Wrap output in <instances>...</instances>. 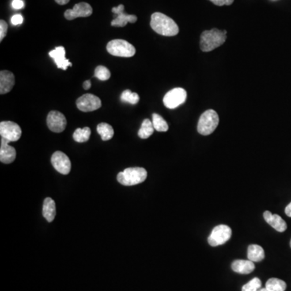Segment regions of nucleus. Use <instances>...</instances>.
Wrapping results in <instances>:
<instances>
[{"label": "nucleus", "instance_id": "obj_14", "mask_svg": "<svg viewBox=\"0 0 291 291\" xmlns=\"http://www.w3.org/2000/svg\"><path fill=\"white\" fill-rule=\"evenodd\" d=\"M9 141L1 138V147H0V161L3 164H9L14 162L16 158V152L13 147L9 145Z\"/></svg>", "mask_w": 291, "mask_h": 291}, {"label": "nucleus", "instance_id": "obj_32", "mask_svg": "<svg viewBox=\"0 0 291 291\" xmlns=\"http://www.w3.org/2000/svg\"><path fill=\"white\" fill-rule=\"evenodd\" d=\"M12 6L14 9H22L24 8V4L22 0H13Z\"/></svg>", "mask_w": 291, "mask_h": 291}, {"label": "nucleus", "instance_id": "obj_34", "mask_svg": "<svg viewBox=\"0 0 291 291\" xmlns=\"http://www.w3.org/2000/svg\"><path fill=\"white\" fill-rule=\"evenodd\" d=\"M285 213L288 217H291V202L285 207Z\"/></svg>", "mask_w": 291, "mask_h": 291}, {"label": "nucleus", "instance_id": "obj_6", "mask_svg": "<svg viewBox=\"0 0 291 291\" xmlns=\"http://www.w3.org/2000/svg\"><path fill=\"white\" fill-rule=\"evenodd\" d=\"M232 235V229L228 226L224 224L216 226L208 237V243L212 247L223 245L231 239Z\"/></svg>", "mask_w": 291, "mask_h": 291}, {"label": "nucleus", "instance_id": "obj_12", "mask_svg": "<svg viewBox=\"0 0 291 291\" xmlns=\"http://www.w3.org/2000/svg\"><path fill=\"white\" fill-rule=\"evenodd\" d=\"M125 7L120 4L116 8H113L112 12L117 15L116 18L111 22L113 27H125L128 23H135L138 20L134 15H128L125 13Z\"/></svg>", "mask_w": 291, "mask_h": 291}, {"label": "nucleus", "instance_id": "obj_22", "mask_svg": "<svg viewBox=\"0 0 291 291\" xmlns=\"http://www.w3.org/2000/svg\"><path fill=\"white\" fill-rule=\"evenodd\" d=\"M155 128L153 123L149 119H145L142 122V126L138 130V136L142 139H147L153 134Z\"/></svg>", "mask_w": 291, "mask_h": 291}, {"label": "nucleus", "instance_id": "obj_9", "mask_svg": "<svg viewBox=\"0 0 291 291\" xmlns=\"http://www.w3.org/2000/svg\"><path fill=\"white\" fill-rule=\"evenodd\" d=\"M22 131L18 124L13 122H2L0 123V135L9 142H16L20 139Z\"/></svg>", "mask_w": 291, "mask_h": 291}, {"label": "nucleus", "instance_id": "obj_28", "mask_svg": "<svg viewBox=\"0 0 291 291\" xmlns=\"http://www.w3.org/2000/svg\"><path fill=\"white\" fill-rule=\"evenodd\" d=\"M261 288H262V281L258 277H255L245 285H243L242 291H258Z\"/></svg>", "mask_w": 291, "mask_h": 291}, {"label": "nucleus", "instance_id": "obj_15", "mask_svg": "<svg viewBox=\"0 0 291 291\" xmlns=\"http://www.w3.org/2000/svg\"><path fill=\"white\" fill-rule=\"evenodd\" d=\"M51 58L54 59L57 67L66 70L68 66H72L71 62L66 58V50L63 46H58L56 48L49 53Z\"/></svg>", "mask_w": 291, "mask_h": 291}, {"label": "nucleus", "instance_id": "obj_26", "mask_svg": "<svg viewBox=\"0 0 291 291\" xmlns=\"http://www.w3.org/2000/svg\"><path fill=\"white\" fill-rule=\"evenodd\" d=\"M140 98L138 94L132 92L130 90H125L121 95V100L129 104H136L139 101Z\"/></svg>", "mask_w": 291, "mask_h": 291}, {"label": "nucleus", "instance_id": "obj_27", "mask_svg": "<svg viewBox=\"0 0 291 291\" xmlns=\"http://www.w3.org/2000/svg\"><path fill=\"white\" fill-rule=\"evenodd\" d=\"M95 76L98 80L101 81H106L110 80L111 73L108 68L104 66H98L95 70Z\"/></svg>", "mask_w": 291, "mask_h": 291}, {"label": "nucleus", "instance_id": "obj_5", "mask_svg": "<svg viewBox=\"0 0 291 291\" xmlns=\"http://www.w3.org/2000/svg\"><path fill=\"white\" fill-rule=\"evenodd\" d=\"M106 49L110 54L122 58H130L134 56L136 53L134 46L122 39L111 41L108 42Z\"/></svg>", "mask_w": 291, "mask_h": 291}, {"label": "nucleus", "instance_id": "obj_8", "mask_svg": "<svg viewBox=\"0 0 291 291\" xmlns=\"http://www.w3.org/2000/svg\"><path fill=\"white\" fill-rule=\"evenodd\" d=\"M101 100L92 94H84L76 100L77 108L82 112H92L101 107Z\"/></svg>", "mask_w": 291, "mask_h": 291}, {"label": "nucleus", "instance_id": "obj_25", "mask_svg": "<svg viewBox=\"0 0 291 291\" xmlns=\"http://www.w3.org/2000/svg\"><path fill=\"white\" fill-rule=\"evenodd\" d=\"M152 123L155 130L159 132H166L168 130V125L164 118L157 114H152Z\"/></svg>", "mask_w": 291, "mask_h": 291}, {"label": "nucleus", "instance_id": "obj_17", "mask_svg": "<svg viewBox=\"0 0 291 291\" xmlns=\"http://www.w3.org/2000/svg\"><path fill=\"white\" fill-rule=\"evenodd\" d=\"M264 219L277 232H284L287 229V224L278 214H273L271 212L265 211L264 213Z\"/></svg>", "mask_w": 291, "mask_h": 291}, {"label": "nucleus", "instance_id": "obj_4", "mask_svg": "<svg viewBox=\"0 0 291 291\" xmlns=\"http://www.w3.org/2000/svg\"><path fill=\"white\" fill-rule=\"evenodd\" d=\"M220 123V118L217 113L213 110L205 111L200 117L198 124V131L202 135L211 134Z\"/></svg>", "mask_w": 291, "mask_h": 291}, {"label": "nucleus", "instance_id": "obj_37", "mask_svg": "<svg viewBox=\"0 0 291 291\" xmlns=\"http://www.w3.org/2000/svg\"><path fill=\"white\" fill-rule=\"evenodd\" d=\"M289 244H290V247H291V240H290V243H289Z\"/></svg>", "mask_w": 291, "mask_h": 291}, {"label": "nucleus", "instance_id": "obj_10", "mask_svg": "<svg viewBox=\"0 0 291 291\" xmlns=\"http://www.w3.org/2000/svg\"><path fill=\"white\" fill-rule=\"evenodd\" d=\"M51 164L53 167L62 175L70 173L71 169V163L66 154L62 152H56L51 157Z\"/></svg>", "mask_w": 291, "mask_h": 291}, {"label": "nucleus", "instance_id": "obj_16", "mask_svg": "<svg viewBox=\"0 0 291 291\" xmlns=\"http://www.w3.org/2000/svg\"><path fill=\"white\" fill-rule=\"evenodd\" d=\"M15 76L13 73L9 70H1L0 72V93H8L12 91V88L14 87Z\"/></svg>", "mask_w": 291, "mask_h": 291}, {"label": "nucleus", "instance_id": "obj_11", "mask_svg": "<svg viewBox=\"0 0 291 291\" xmlns=\"http://www.w3.org/2000/svg\"><path fill=\"white\" fill-rule=\"evenodd\" d=\"M46 122L49 129L54 133H62L66 129V118L62 113L58 111H51L49 113Z\"/></svg>", "mask_w": 291, "mask_h": 291}, {"label": "nucleus", "instance_id": "obj_3", "mask_svg": "<svg viewBox=\"0 0 291 291\" xmlns=\"http://www.w3.org/2000/svg\"><path fill=\"white\" fill-rule=\"evenodd\" d=\"M148 177V172L143 168H128L118 175V181L125 186H133L142 183Z\"/></svg>", "mask_w": 291, "mask_h": 291}, {"label": "nucleus", "instance_id": "obj_1", "mask_svg": "<svg viewBox=\"0 0 291 291\" xmlns=\"http://www.w3.org/2000/svg\"><path fill=\"white\" fill-rule=\"evenodd\" d=\"M151 27L155 32L162 36L173 37L179 32V27L176 23L160 12H155L152 14Z\"/></svg>", "mask_w": 291, "mask_h": 291}, {"label": "nucleus", "instance_id": "obj_20", "mask_svg": "<svg viewBox=\"0 0 291 291\" xmlns=\"http://www.w3.org/2000/svg\"><path fill=\"white\" fill-rule=\"evenodd\" d=\"M247 258L252 262H262L265 258L263 247L258 244H251L247 247Z\"/></svg>", "mask_w": 291, "mask_h": 291}, {"label": "nucleus", "instance_id": "obj_23", "mask_svg": "<svg viewBox=\"0 0 291 291\" xmlns=\"http://www.w3.org/2000/svg\"><path fill=\"white\" fill-rule=\"evenodd\" d=\"M265 288L269 291H285L286 283L278 278H270L265 284Z\"/></svg>", "mask_w": 291, "mask_h": 291}, {"label": "nucleus", "instance_id": "obj_13", "mask_svg": "<svg viewBox=\"0 0 291 291\" xmlns=\"http://www.w3.org/2000/svg\"><path fill=\"white\" fill-rule=\"evenodd\" d=\"M92 14V8L88 3H80L75 5L73 9H68L64 13L68 20H75L79 17H88Z\"/></svg>", "mask_w": 291, "mask_h": 291}, {"label": "nucleus", "instance_id": "obj_30", "mask_svg": "<svg viewBox=\"0 0 291 291\" xmlns=\"http://www.w3.org/2000/svg\"><path fill=\"white\" fill-rule=\"evenodd\" d=\"M11 21H12V24L13 25H19V24H22L23 21H24V18H23V16L21 15L16 14L12 16Z\"/></svg>", "mask_w": 291, "mask_h": 291}, {"label": "nucleus", "instance_id": "obj_35", "mask_svg": "<svg viewBox=\"0 0 291 291\" xmlns=\"http://www.w3.org/2000/svg\"><path fill=\"white\" fill-rule=\"evenodd\" d=\"M55 2L59 5H65L70 2V0H55Z\"/></svg>", "mask_w": 291, "mask_h": 291}, {"label": "nucleus", "instance_id": "obj_21", "mask_svg": "<svg viewBox=\"0 0 291 291\" xmlns=\"http://www.w3.org/2000/svg\"><path fill=\"white\" fill-rule=\"evenodd\" d=\"M98 134H100L103 141H108L113 138L114 135V128L110 124L100 123L96 128Z\"/></svg>", "mask_w": 291, "mask_h": 291}, {"label": "nucleus", "instance_id": "obj_31", "mask_svg": "<svg viewBox=\"0 0 291 291\" xmlns=\"http://www.w3.org/2000/svg\"><path fill=\"white\" fill-rule=\"evenodd\" d=\"M210 2L215 4L217 6H224V5H231L233 4L234 0H209Z\"/></svg>", "mask_w": 291, "mask_h": 291}, {"label": "nucleus", "instance_id": "obj_19", "mask_svg": "<svg viewBox=\"0 0 291 291\" xmlns=\"http://www.w3.org/2000/svg\"><path fill=\"white\" fill-rule=\"evenodd\" d=\"M43 216L49 223H51L56 216V204L52 198H46L43 204Z\"/></svg>", "mask_w": 291, "mask_h": 291}, {"label": "nucleus", "instance_id": "obj_7", "mask_svg": "<svg viewBox=\"0 0 291 291\" xmlns=\"http://www.w3.org/2000/svg\"><path fill=\"white\" fill-rule=\"evenodd\" d=\"M187 99V92L181 88H174L166 94L164 97V105L170 110H174L183 104Z\"/></svg>", "mask_w": 291, "mask_h": 291}, {"label": "nucleus", "instance_id": "obj_18", "mask_svg": "<svg viewBox=\"0 0 291 291\" xmlns=\"http://www.w3.org/2000/svg\"><path fill=\"white\" fill-rule=\"evenodd\" d=\"M232 269L234 272L240 274H248L251 273L255 269L254 262L249 260H236L232 262Z\"/></svg>", "mask_w": 291, "mask_h": 291}, {"label": "nucleus", "instance_id": "obj_29", "mask_svg": "<svg viewBox=\"0 0 291 291\" xmlns=\"http://www.w3.org/2000/svg\"><path fill=\"white\" fill-rule=\"evenodd\" d=\"M8 25L6 21L4 20H0V42H2L8 32Z\"/></svg>", "mask_w": 291, "mask_h": 291}, {"label": "nucleus", "instance_id": "obj_2", "mask_svg": "<svg viewBox=\"0 0 291 291\" xmlns=\"http://www.w3.org/2000/svg\"><path fill=\"white\" fill-rule=\"evenodd\" d=\"M227 40V31L217 28L206 30L202 32L200 40V47L203 52H209L220 47Z\"/></svg>", "mask_w": 291, "mask_h": 291}, {"label": "nucleus", "instance_id": "obj_24", "mask_svg": "<svg viewBox=\"0 0 291 291\" xmlns=\"http://www.w3.org/2000/svg\"><path fill=\"white\" fill-rule=\"evenodd\" d=\"M91 136V129L89 127H84L83 129L78 128L73 134V138L77 142H88Z\"/></svg>", "mask_w": 291, "mask_h": 291}, {"label": "nucleus", "instance_id": "obj_36", "mask_svg": "<svg viewBox=\"0 0 291 291\" xmlns=\"http://www.w3.org/2000/svg\"><path fill=\"white\" fill-rule=\"evenodd\" d=\"M258 291H269V290H268V289L265 287V288H261V289H258Z\"/></svg>", "mask_w": 291, "mask_h": 291}, {"label": "nucleus", "instance_id": "obj_33", "mask_svg": "<svg viewBox=\"0 0 291 291\" xmlns=\"http://www.w3.org/2000/svg\"><path fill=\"white\" fill-rule=\"evenodd\" d=\"M91 86H92V84H91L90 80H86V81L84 83V84H83V88H84V90L90 89Z\"/></svg>", "mask_w": 291, "mask_h": 291}]
</instances>
